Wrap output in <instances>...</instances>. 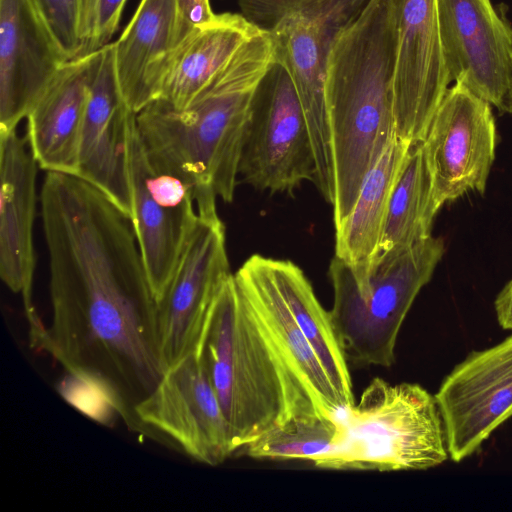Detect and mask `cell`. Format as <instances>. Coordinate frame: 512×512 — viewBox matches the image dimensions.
Instances as JSON below:
<instances>
[{"label": "cell", "mask_w": 512, "mask_h": 512, "mask_svg": "<svg viewBox=\"0 0 512 512\" xmlns=\"http://www.w3.org/2000/svg\"><path fill=\"white\" fill-rule=\"evenodd\" d=\"M52 317L32 344L101 388L127 425L163 377L158 305L129 216L82 179L46 172L40 193Z\"/></svg>", "instance_id": "6da1fadb"}, {"label": "cell", "mask_w": 512, "mask_h": 512, "mask_svg": "<svg viewBox=\"0 0 512 512\" xmlns=\"http://www.w3.org/2000/svg\"><path fill=\"white\" fill-rule=\"evenodd\" d=\"M274 61L272 38L260 30L189 107L158 99L136 113L151 166L191 188L199 216H218L217 198L233 201L253 99Z\"/></svg>", "instance_id": "7a4b0ae2"}, {"label": "cell", "mask_w": 512, "mask_h": 512, "mask_svg": "<svg viewBox=\"0 0 512 512\" xmlns=\"http://www.w3.org/2000/svg\"><path fill=\"white\" fill-rule=\"evenodd\" d=\"M396 41L392 0H371L335 36L329 51L325 97L335 172V227L349 215L366 175L396 137Z\"/></svg>", "instance_id": "3957f363"}, {"label": "cell", "mask_w": 512, "mask_h": 512, "mask_svg": "<svg viewBox=\"0 0 512 512\" xmlns=\"http://www.w3.org/2000/svg\"><path fill=\"white\" fill-rule=\"evenodd\" d=\"M199 350L233 452L291 417L327 415L269 343L233 274L218 293Z\"/></svg>", "instance_id": "277c9868"}, {"label": "cell", "mask_w": 512, "mask_h": 512, "mask_svg": "<svg viewBox=\"0 0 512 512\" xmlns=\"http://www.w3.org/2000/svg\"><path fill=\"white\" fill-rule=\"evenodd\" d=\"M340 417L343 434L328 453L313 462L317 468L426 470L450 458L435 396L419 384L392 385L374 378L359 402Z\"/></svg>", "instance_id": "5b68a950"}, {"label": "cell", "mask_w": 512, "mask_h": 512, "mask_svg": "<svg viewBox=\"0 0 512 512\" xmlns=\"http://www.w3.org/2000/svg\"><path fill=\"white\" fill-rule=\"evenodd\" d=\"M443 254V239L431 235L379 256L362 280L333 257L329 274L334 301L329 313L348 362L382 367L394 363L402 323Z\"/></svg>", "instance_id": "8992f818"}, {"label": "cell", "mask_w": 512, "mask_h": 512, "mask_svg": "<svg viewBox=\"0 0 512 512\" xmlns=\"http://www.w3.org/2000/svg\"><path fill=\"white\" fill-rule=\"evenodd\" d=\"M239 175L258 190L290 195L315 179L304 111L287 68L277 60L253 99Z\"/></svg>", "instance_id": "52a82bcc"}, {"label": "cell", "mask_w": 512, "mask_h": 512, "mask_svg": "<svg viewBox=\"0 0 512 512\" xmlns=\"http://www.w3.org/2000/svg\"><path fill=\"white\" fill-rule=\"evenodd\" d=\"M125 153L133 201L131 221L158 303L170 285L199 215L191 188L151 166L138 132L136 113L130 108L125 118Z\"/></svg>", "instance_id": "ba28073f"}, {"label": "cell", "mask_w": 512, "mask_h": 512, "mask_svg": "<svg viewBox=\"0 0 512 512\" xmlns=\"http://www.w3.org/2000/svg\"><path fill=\"white\" fill-rule=\"evenodd\" d=\"M230 271L219 216L198 217L158 305L160 351L168 369L199 349L215 300Z\"/></svg>", "instance_id": "9c48e42d"}, {"label": "cell", "mask_w": 512, "mask_h": 512, "mask_svg": "<svg viewBox=\"0 0 512 512\" xmlns=\"http://www.w3.org/2000/svg\"><path fill=\"white\" fill-rule=\"evenodd\" d=\"M496 142L491 105L455 82L445 93L423 141L438 209L468 191L484 193Z\"/></svg>", "instance_id": "30bf717a"}, {"label": "cell", "mask_w": 512, "mask_h": 512, "mask_svg": "<svg viewBox=\"0 0 512 512\" xmlns=\"http://www.w3.org/2000/svg\"><path fill=\"white\" fill-rule=\"evenodd\" d=\"M451 82L512 113V26L491 0H436Z\"/></svg>", "instance_id": "8fae6325"}, {"label": "cell", "mask_w": 512, "mask_h": 512, "mask_svg": "<svg viewBox=\"0 0 512 512\" xmlns=\"http://www.w3.org/2000/svg\"><path fill=\"white\" fill-rule=\"evenodd\" d=\"M135 414L147 431L161 432L200 463L216 466L233 453L228 424L199 349L166 370Z\"/></svg>", "instance_id": "7c38bea8"}, {"label": "cell", "mask_w": 512, "mask_h": 512, "mask_svg": "<svg viewBox=\"0 0 512 512\" xmlns=\"http://www.w3.org/2000/svg\"><path fill=\"white\" fill-rule=\"evenodd\" d=\"M434 396L449 457L460 462L512 417V335L469 353L443 379Z\"/></svg>", "instance_id": "4fadbf2b"}, {"label": "cell", "mask_w": 512, "mask_h": 512, "mask_svg": "<svg viewBox=\"0 0 512 512\" xmlns=\"http://www.w3.org/2000/svg\"><path fill=\"white\" fill-rule=\"evenodd\" d=\"M396 22L393 105L396 136L422 142L451 83L436 0H392Z\"/></svg>", "instance_id": "5bb4252c"}, {"label": "cell", "mask_w": 512, "mask_h": 512, "mask_svg": "<svg viewBox=\"0 0 512 512\" xmlns=\"http://www.w3.org/2000/svg\"><path fill=\"white\" fill-rule=\"evenodd\" d=\"M128 109L118 83L114 44L109 43L94 54L76 177L103 193L131 219L125 153Z\"/></svg>", "instance_id": "9a60e30c"}, {"label": "cell", "mask_w": 512, "mask_h": 512, "mask_svg": "<svg viewBox=\"0 0 512 512\" xmlns=\"http://www.w3.org/2000/svg\"><path fill=\"white\" fill-rule=\"evenodd\" d=\"M37 167L26 137L0 131V276L22 296L30 338L45 328L33 305Z\"/></svg>", "instance_id": "2e32d148"}, {"label": "cell", "mask_w": 512, "mask_h": 512, "mask_svg": "<svg viewBox=\"0 0 512 512\" xmlns=\"http://www.w3.org/2000/svg\"><path fill=\"white\" fill-rule=\"evenodd\" d=\"M67 61L32 0H0V131L17 128Z\"/></svg>", "instance_id": "e0dca14e"}, {"label": "cell", "mask_w": 512, "mask_h": 512, "mask_svg": "<svg viewBox=\"0 0 512 512\" xmlns=\"http://www.w3.org/2000/svg\"><path fill=\"white\" fill-rule=\"evenodd\" d=\"M340 31L291 17L267 32L274 44L275 60L287 68L304 111L315 159L313 183L332 206L335 201V172L325 81L329 51Z\"/></svg>", "instance_id": "ac0fdd59"}, {"label": "cell", "mask_w": 512, "mask_h": 512, "mask_svg": "<svg viewBox=\"0 0 512 512\" xmlns=\"http://www.w3.org/2000/svg\"><path fill=\"white\" fill-rule=\"evenodd\" d=\"M185 38L178 0H141L113 43L120 91L133 112L159 98L172 58Z\"/></svg>", "instance_id": "d6986e66"}, {"label": "cell", "mask_w": 512, "mask_h": 512, "mask_svg": "<svg viewBox=\"0 0 512 512\" xmlns=\"http://www.w3.org/2000/svg\"><path fill=\"white\" fill-rule=\"evenodd\" d=\"M233 275L256 323L286 366L327 415L339 416L346 408L273 283L263 256L252 255Z\"/></svg>", "instance_id": "ffe728a7"}, {"label": "cell", "mask_w": 512, "mask_h": 512, "mask_svg": "<svg viewBox=\"0 0 512 512\" xmlns=\"http://www.w3.org/2000/svg\"><path fill=\"white\" fill-rule=\"evenodd\" d=\"M94 54L67 61L26 116L28 146L45 172L78 174Z\"/></svg>", "instance_id": "44dd1931"}, {"label": "cell", "mask_w": 512, "mask_h": 512, "mask_svg": "<svg viewBox=\"0 0 512 512\" xmlns=\"http://www.w3.org/2000/svg\"><path fill=\"white\" fill-rule=\"evenodd\" d=\"M259 31L242 14L230 12L195 26L178 46L158 99L177 110L189 107Z\"/></svg>", "instance_id": "7402d4cb"}, {"label": "cell", "mask_w": 512, "mask_h": 512, "mask_svg": "<svg viewBox=\"0 0 512 512\" xmlns=\"http://www.w3.org/2000/svg\"><path fill=\"white\" fill-rule=\"evenodd\" d=\"M410 143L397 136L366 175L349 215L335 227V256L357 280L370 272L379 249L388 200Z\"/></svg>", "instance_id": "603a6c76"}, {"label": "cell", "mask_w": 512, "mask_h": 512, "mask_svg": "<svg viewBox=\"0 0 512 512\" xmlns=\"http://www.w3.org/2000/svg\"><path fill=\"white\" fill-rule=\"evenodd\" d=\"M264 265L299 329L311 345L344 407L354 396L348 361L334 331L330 313L318 301L304 272L289 260L263 256Z\"/></svg>", "instance_id": "cb8c5ba5"}, {"label": "cell", "mask_w": 512, "mask_h": 512, "mask_svg": "<svg viewBox=\"0 0 512 512\" xmlns=\"http://www.w3.org/2000/svg\"><path fill=\"white\" fill-rule=\"evenodd\" d=\"M438 210L423 141L411 144L388 200L376 258L430 237Z\"/></svg>", "instance_id": "d4e9b609"}, {"label": "cell", "mask_w": 512, "mask_h": 512, "mask_svg": "<svg viewBox=\"0 0 512 512\" xmlns=\"http://www.w3.org/2000/svg\"><path fill=\"white\" fill-rule=\"evenodd\" d=\"M343 430L340 415H299L272 428L243 448L246 455L255 459H302L313 463L336 445Z\"/></svg>", "instance_id": "484cf974"}, {"label": "cell", "mask_w": 512, "mask_h": 512, "mask_svg": "<svg viewBox=\"0 0 512 512\" xmlns=\"http://www.w3.org/2000/svg\"><path fill=\"white\" fill-rule=\"evenodd\" d=\"M371 0H237L241 14L258 29L269 32L281 21L300 17L343 30Z\"/></svg>", "instance_id": "4316f807"}, {"label": "cell", "mask_w": 512, "mask_h": 512, "mask_svg": "<svg viewBox=\"0 0 512 512\" xmlns=\"http://www.w3.org/2000/svg\"><path fill=\"white\" fill-rule=\"evenodd\" d=\"M68 60L79 57L84 0H32Z\"/></svg>", "instance_id": "83f0119b"}, {"label": "cell", "mask_w": 512, "mask_h": 512, "mask_svg": "<svg viewBox=\"0 0 512 512\" xmlns=\"http://www.w3.org/2000/svg\"><path fill=\"white\" fill-rule=\"evenodd\" d=\"M127 0H84L79 57L94 53L110 43Z\"/></svg>", "instance_id": "f1b7e54d"}, {"label": "cell", "mask_w": 512, "mask_h": 512, "mask_svg": "<svg viewBox=\"0 0 512 512\" xmlns=\"http://www.w3.org/2000/svg\"><path fill=\"white\" fill-rule=\"evenodd\" d=\"M60 393L72 405L88 416L106 423L113 414H118L108 395L98 386L71 374L60 385Z\"/></svg>", "instance_id": "f546056e"}, {"label": "cell", "mask_w": 512, "mask_h": 512, "mask_svg": "<svg viewBox=\"0 0 512 512\" xmlns=\"http://www.w3.org/2000/svg\"><path fill=\"white\" fill-rule=\"evenodd\" d=\"M178 3L186 37L195 26L209 21L215 15L209 0H178Z\"/></svg>", "instance_id": "4dcf8cb0"}, {"label": "cell", "mask_w": 512, "mask_h": 512, "mask_svg": "<svg viewBox=\"0 0 512 512\" xmlns=\"http://www.w3.org/2000/svg\"><path fill=\"white\" fill-rule=\"evenodd\" d=\"M494 307L499 325L505 330H512V280L499 292Z\"/></svg>", "instance_id": "1f68e13d"}]
</instances>
